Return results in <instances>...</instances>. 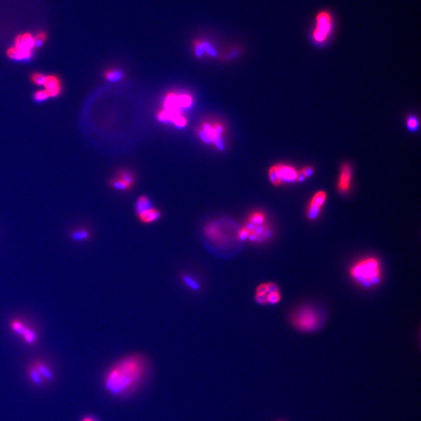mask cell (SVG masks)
Wrapping results in <instances>:
<instances>
[{
    "label": "cell",
    "mask_w": 421,
    "mask_h": 421,
    "mask_svg": "<svg viewBox=\"0 0 421 421\" xmlns=\"http://www.w3.org/2000/svg\"><path fill=\"white\" fill-rule=\"evenodd\" d=\"M33 365L37 369V371L39 372L40 375L42 376L44 380L51 381L53 379V373H52L50 368H48L46 364L42 362V361H37L34 362Z\"/></svg>",
    "instance_id": "cell-16"
},
{
    "label": "cell",
    "mask_w": 421,
    "mask_h": 421,
    "mask_svg": "<svg viewBox=\"0 0 421 421\" xmlns=\"http://www.w3.org/2000/svg\"><path fill=\"white\" fill-rule=\"evenodd\" d=\"M82 421H97L96 420L94 419V418H91V417H85L84 419L82 420Z\"/></svg>",
    "instance_id": "cell-32"
},
{
    "label": "cell",
    "mask_w": 421,
    "mask_h": 421,
    "mask_svg": "<svg viewBox=\"0 0 421 421\" xmlns=\"http://www.w3.org/2000/svg\"><path fill=\"white\" fill-rule=\"evenodd\" d=\"M153 208L152 202L150 199L146 196H141L136 202L135 211L137 215H139L145 210Z\"/></svg>",
    "instance_id": "cell-17"
},
{
    "label": "cell",
    "mask_w": 421,
    "mask_h": 421,
    "mask_svg": "<svg viewBox=\"0 0 421 421\" xmlns=\"http://www.w3.org/2000/svg\"><path fill=\"white\" fill-rule=\"evenodd\" d=\"M204 233L209 240L218 244H225V235L218 221H209L204 226Z\"/></svg>",
    "instance_id": "cell-10"
},
{
    "label": "cell",
    "mask_w": 421,
    "mask_h": 421,
    "mask_svg": "<svg viewBox=\"0 0 421 421\" xmlns=\"http://www.w3.org/2000/svg\"><path fill=\"white\" fill-rule=\"evenodd\" d=\"M332 16L328 11H321L316 16V25L313 31V39L316 43L325 42L330 35L333 25Z\"/></svg>",
    "instance_id": "cell-6"
},
{
    "label": "cell",
    "mask_w": 421,
    "mask_h": 421,
    "mask_svg": "<svg viewBox=\"0 0 421 421\" xmlns=\"http://www.w3.org/2000/svg\"><path fill=\"white\" fill-rule=\"evenodd\" d=\"M326 199L327 194L323 191H318L312 197L307 209V215L309 219L314 220L318 218Z\"/></svg>",
    "instance_id": "cell-11"
},
{
    "label": "cell",
    "mask_w": 421,
    "mask_h": 421,
    "mask_svg": "<svg viewBox=\"0 0 421 421\" xmlns=\"http://www.w3.org/2000/svg\"><path fill=\"white\" fill-rule=\"evenodd\" d=\"M298 172L293 166L278 164L271 166L268 170V177L274 186H280L297 181Z\"/></svg>",
    "instance_id": "cell-5"
},
{
    "label": "cell",
    "mask_w": 421,
    "mask_h": 421,
    "mask_svg": "<svg viewBox=\"0 0 421 421\" xmlns=\"http://www.w3.org/2000/svg\"><path fill=\"white\" fill-rule=\"evenodd\" d=\"M47 35L45 33L39 32L34 36V48H41L43 44L46 41Z\"/></svg>",
    "instance_id": "cell-27"
},
{
    "label": "cell",
    "mask_w": 421,
    "mask_h": 421,
    "mask_svg": "<svg viewBox=\"0 0 421 421\" xmlns=\"http://www.w3.org/2000/svg\"><path fill=\"white\" fill-rule=\"evenodd\" d=\"M48 98H49V96H48V93L46 92L45 90H41V91L34 93V100L37 102H45Z\"/></svg>",
    "instance_id": "cell-29"
},
{
    "label": "cell",
    "mask_w": 421,
    "mask_h": 421,
    "mask_svg": "<svg viewBox=\"0 0 421 421\" xmlns=\"http://www.w3.org/2000/svg\"><path fill=\"white\" fill-rule=\"evenodd\" d=\"M21 336L23 337V341L28 345H34L38 340L37 333L34 329H31L30 327L27 326L25 331L22 334Z\"/></svg>",
    "instance_id": "cell-20"
},
{
    "label": "cell",
    "mask_w": 421,
    "mask_h": 421,
    "mask_svg": "<svg viewBox=\"0 0 421 421\" xmlns=\"http://www.w3.org/2000/svg\"><path fill=\"white\" fill-rule=\"evenodd\" d=\"M116 178H118L119 180H120V181L125 183V184L128 186L129 188H130V189H131L133 186H134V177H133L132 174L129 173V172L120 171V173H118V174H117V177H116Z\"/></svg>",
    "instance_id": "cell-24"
},
{
    "label": "cell",
    "mask_w": 421,
    "mask_h": 421,
    "mask_svg": "<svg viewBox=\"0 0 421 421\" xmlns=\"http://www.w3.org/2000/svg\"><path fill=\"white\" fill-rule=\"evenodd\" d=\"M246 222L254 225H262L266 222L265 214L261 210H254L249 214L246 218Z\"/></svg>",
    "instance_id": "cell-18"
},
{
    "label": "cell",
    "mask_w": 421,
    "mask_h": 421,
    "mask_svg": "<svg viewBox=\"0 0 421 421\" xmlns=\"http://www.w3.org/2000/svg\"><path fill=\"white\" fill-rule=\"evenodd\" d=\"M350 275L354 282L364 287L376 286L382 279L380 261L374 257L360 259L352 264Z\"/></svg>",
    "instance_id": "cell-2"
},
{
    "label": "cell",
    "mask_w": 421,
    "mask_h": 421,
    "mask_svg": "<svg viewBox=\"0 0 421 421\" xmlns=\"http://www.w3.org/2000/svg\"><path fill=\"white\" fill-rule=\"evenodd\" d=\"M148 373L147 359L141 354H131L120 359L105 374L104 386L115 397H123L138 390Z\"/></svg>",
    "instance_id": "cell-1"
},
{
    "label": "cell",
    "mask_w": 421,
    "mask_h": 421,
    "mask_svg": "<svg viewBox=\"0 0 421 421\" xmlns=\"http://www.w3.org/2000/svg\"><path fill=\"white\" fill-rule=\"evenodd\" d=\"M255 299L258 303H277L281 299L278 287L273 283L259 285L256 289Z\"/></svg>",
    "instance_id": "cell-7"
},
{
    "label": "cell",
    "mask_w": 421,
    "mask_h": 421,
    "mask_svg": "<svg viewBox=\"0 0 421 421\" xmlns=\"http://www.w3.org/2000/svg\"><path fill=\"white\" fill-rule=\"evenodd\" d=\"M240 53V47L237 46V45H234V46H231L230 48H228V50H227L223 54V55L224 58L228 60V59H234V58L236 57Z\"/></svg>",
    "instance_id": "cell-25"
},
{
    "label": "cell",
    "mask_w": 421,
    "mask_h": 421,
    "mask_svg": "<svg viewBox=\"0 0 421 421\" xmlns=\"http://www.w3.org/2000/svg\"><path fill=\"white\" fill-rule=\"evenodd\" d=\"M353 170L350 165L344 164L341 167L338 180V191L341 194L348 193L351 188Z\"/></svg>",
    "instance_id": "cell-12"
},
{
    "label": "cell",
    "mask_w": 421,
    "mask_h": 421,
    "mask_svg": "<svg viewBox=\"0 0 421 421\" xmlns=\"http://www.w3.org/2000/svg\"><path fill=\"white\" fill-rule=\"evenodd\" d=\"M27 374H28L29 379L35 386H41L44 383L45 380L43 379L42 376L40 375L39 372L37 371V369L34 368L33 364L29 367Z\"/></svg>",
    "instance_id": "cell-19"
},
{
    "label": "cell",
    "mask_w": 421,
    "mask_h": 421,
    "mask_svg": "<svg viewBox=\"0 0 421 421\" xmlns=\"http://www.w3.org/2000/svg\"><path fill=\"white\" fill-rule=\"evenodd\" d=\"M91 234L87 228H77L70 233V238L74 242L88 241L91 239Z\"/></svg>",
    "instance_id": "cell-15"
},
{
    "label": "cell",
    "mask_w": 421,
    "mask_h": 421,
    "mask_svg": "<svg viewBox=\"0 0 421 421\" xmlns=\"http://www.w3.org/2000/svg\"></svg>",
    "instance_id": "cell-33"
},
{
    "label": "cell",
    "mask_w": 421,
    "mask_h": 421,
    "mask_svg": "<svg viewBox=\"0 0 421 421\" xmlns=\"http://www.w3.org/2000/svg\"><path fill=\"white\" fill-rule=\"evenodd\" d=\"M243 226L249 232L247 240L250 241L252 243H263L271 237V227L267 222H264L262 225H254L246 221V223L244 224Z\"/></svg>",
    "instance_id": "cell-9"
},
{
    "label": "cell",
    "mask_w": 421,
    "mask_h": 421,
    "mask_svg": "<svg viewBox=\"0 0 421 421\" xmlns=\"http://www.w3.org/2000/svg\"><path fill=\"white\" fill-rule=\"evenodd\" d=\"M138 217L141 222L150 224L159 220V218H161V212L160 210L153 207L141 213Z\"/></svg>",
    "instance_id": "cell-14"
},
{
    "label": "cell",
    "mask_w": 421,
    "mask_h": 421,
    "mask_svg": "<svg viewBox=\"0 0 421 421\" xmlns=\"http://www.w3.org/2000/svg\"><path fill=\"white\" fill-rule=\"evenodd\" d=\"M407 127L411 131H415L418 128V121L416 117L410 116L407 120Z\"/></svg>",
    "instance_id": "cell-30"
},
{
    "label": "cell",
    "mask_w": 421,
    "mask_h": 421,
    "mask_svg": "<svg viewBox=\"0 0 421 421\" xmlns=\"http://www.w3.org/2000/svg\"><path fill=\"white\" fill-rule=\"evenodd\" d=\"M109 184H110L111 187H113V188L119 190V191H127V190L130 189V188L125 183L120 181L118 178L113 179V180L110 181Z\"/></svg>",
    "instance_id": "cell-26"
},
{
    "label": "cell",
    "mask_w": 421,
    "mask_h": 421,
    "mask_svg": "<svg viewBox=\"0 0 421 421\" xmlns=\"http://www.w3.org/2000/svg\"><path fill=\"white\" fill-rule=\"evenodd\" d=\"M182 280L186 286H188L190 289L193 291H199L201 289L200 283L196 280L193 276L190 275H182Z\"/></svg>",
    "instance_id": "cell-21"
},
{
    "label": "cell",
    "mask_w": 421,
    "mask_h": 421,
    "mask_svg": "<svg viewBox=\"0 0 421 421\" xmlns=\"http://www.w3.org/2000/svg\"><path fill=\"white\" fill-rule=\"evenodd\" d=\"M43 86L45 87V90L48 93V96L55 98V97L59 96L60 95V80L56 76H46L45 84Z\"/></svg>",
    "instance_id": "cell-13"
},
{
    "label": "cell",
    "mask_w": 421,
    "mask_h": 421,
    "mask_svg": "<svg viewBox=\"0 0 421 421\" xmlns=\"http://www.w3.org/2000/svg\"><path fill=\"white\" fill-rule=\"evenodd\" d=\"M104 77L111 82H116L123 78V73L116 69H109L104 73Z\"/></svg>",
    "instance_id": "cell-22"
},
{
    "label": "cell",
    "mask_w": 421,
    "mask_h": 421,
    "mask_svg": "<svg viewBox=\"0 0 421 421\" xmlns=\"http://www.w3.org/2000/svg\"><path fill=\"white\" fill-rule=\"evenodd\" d=\"M291 321L296 329L303 332H312L319 329L321 317L319 312L311 306H302L294 311Z\"/></svg>",
    "instance_id": "cell-3"
},
{
    "label": "cell",
    "mask_w": 421,
    "mask_h": 421,
    "mask_svg": "<svg viewBox=\"0 0 421 421\" xmlns=\"http://www.w3.org/2000/svg\"><path fill=\"white\" fill-rule=\"evenodd\" d=\"M30 78H31V80H32V82L34 84H37V85L43 86L45 84L46 76L44 75L42 73H34L31 75Z\"/></svg>",
    "instance_id": "cell-28"
},
{
    "label": "cell",
    "mask_w": 421,
    "mask_h": 421,
    "mask_svg": "<svg viewBox=\"0 0 421 421\" xmlns=\"http://www.w3.org/2000/svg\"><path fill=\"white\" fill-rule=\"evenodd\" d=\"M11 329L18 335V336H22V334L25 331L27 325L23 323V321L20 320L13 319L10 321Z\"/></svg>",
    "instance_id": "cell-23"
},
{
    "label": "cell",
    "mask_w": 421,
    "mask_h": 421,
    "mask_svg": "<svg viewBox=\"0 0 421 421\" xmlns=\"http://www.w3.org/2000/svg\"><path fill=\"white\" fill-rule=\"evenodd\" d=\"M300 172L303 176H304V177H305V178H307V177H311V176L312 175L313 173H314V170H313L312 167L308 166V167L303 168V170H300Z\"/></svg>",
    "instance_id": "cell-31"
},
{
    "label": "cell",
    "mask_w": 421,
    "mask_h": 421,
    "mask_svg": "<svg viewBox=\"0 0 421 421\" xmlns=\"http://www.w3.org/2000/svg\"><path fill=\"white\" fill-rule=\"evenodd\" d=\"M33 49H34V36L30 33H24L16 37L14 45L8 49L6 54L13 60H29L32 57Z\"/></svg>",
    "instance_id": "cell-4"
},
{
    "label": "cell",
    "mask_w": 421,
    "mask_h": 421,
    "mask_svg": "<svg viewBox=\"0 0 421 421\" xmlns=\"http://www.w3.org/2000/svg\"><path fill=\"white\" fill-rule=\"evenodd\" d=\"M192 49L194 55L197 58L218 57V49L210 39L207 38H196L192 42Z\"/></svg>",
    "instance_id": "cell-8"
}]
</instances>
